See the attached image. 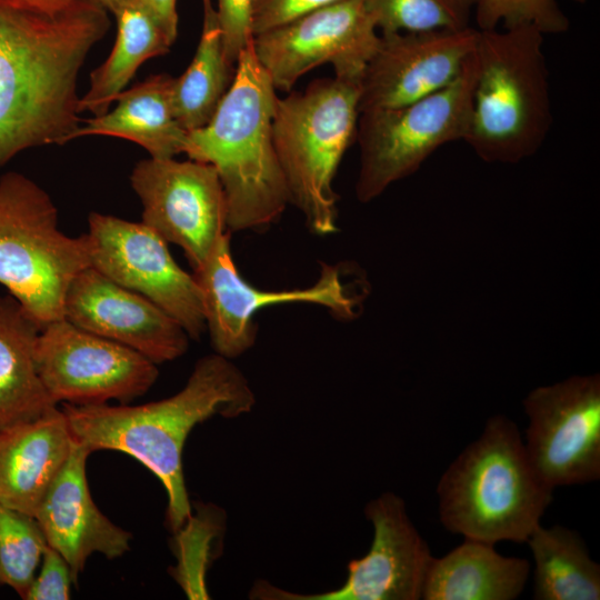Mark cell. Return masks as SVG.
<instances>
[{
	"mask_svg": "<svg viewBox=\"0 0 600 600\" xmlns=\"http://www.w3.org/2000/svg\"><path fill=\"white\" fill-rule=\"evenodd\" d=\"M109 28L89 0H0V169L23 150L70 141L82 122L80 70Z\"/></svg>",
	"mask_w": 600,
	"mask_h": 600,
	"instance_id": "6da1fadb",
	"label": "cell"
},
{
	"mask_svg": "<svg viewBox=\"0 0 600 600\" xmlns=\"http://www.w3.org/2000/svg\"><path fill=\"white\" fill-rule=\"evenodd\" d=\"M254 393L231 359L211 353L197 361L176 394L138 406L62 403L70 433L90 452L114 450L134 458L162 483L167 523L173 533L190 518L182 453L192 429L214 417L236 418L249 412Z\"/></svg>",
	"mask_w": 600,
	"mask_h": 600,
	"instance_id": "7a4b0ae2",
	"label": "cell"
},
{
	"mask_svg": "<svg viewBox=\"0 0 600 600\" xmlns=\"http://www.w3.org/2000/svg\"><path fill=\"white\" fill-rule=\"evenodd\" d=\"M277 98L251 40L239 53L232 83L210 121L188 132L183 153L218 172L229 232L264 231L290 203L272 141Z\"/></svg>",
	"mask_w": 600,
	"mask_h": 600,
	"instance_id": "3957f363",
	"label": "cell"
},
{
	"mask_svg": "<svg viewBox=\"0 0 600 600\" xmlns=\"http://www.w3.org/2000/svg\"><path fill=\"white\" fill-rule=\"evenodd\" d=\"M553 490L532 468L518 426L497 414L440 477V521L467 539L522 543L541 523Z\"/></svg>",
	"mask_w": 600,
	"mask_h": 600,
	"instance_id": "277c9868",
	"label": "cell"
},
{
	"mask_svg": "<svg viewBox=\"0 0 600 600\" xmlns=\"http://www.w3.org/2000/svg\"><path fill=\"white\" fill-rule=\"evenodd\" d=\"M544 36L533 27L478 33L477 78L464 141L487 162L518 163L553 122Z\"/></svg>",
	"mask_w": 600,
	"mask_h": 600,
	"instance_id": "5b68a950",
	"label": "cell"
},
{
	"mask_svg": "<svg viewBox=\"0 0 600 600\" xmlns=\"http://www.w3.org/2000/svg\"><path fill=\"white\" fill-rule=\"evenodd\" d=\"M359 99L360 80L334 76L276 101L272 141L289 202L319 236L338 230L333 180L357 134Z\"/></svg>",
	"mask_w": 600,
	"mask_h": 600,
	"instance_id": "8992f818",
	"label": "cell"
},
{
	"mask_svg": "<svg viewBox=\"0 0 600 600\" xmlns=\"http://www.w3.org/2000/svg\"><path fill=\"white\" fill-rule=\"evenodd\" d=\"M90 267L86 234L59 227L49 193L23 173L0 177V284L41 326L63 318L72 279Z\"/></svg>",
	"mask_w": 600,
	"mask_h": 600,
	"instance_id": "52a82bcc",
	"label": "cell"
},
{
	"mask_svg": "<svg viewBox=\"0 0 600 600\" xmlns=\"http://www.w3.org/2000/svg\"><path fill=\"white\" fill-rule=\"evenodd\" d=\"M477 68L473 50L446 88L409 104L359 114L356 194L360 202L376 199L390 184L416 172L440 147L464 139Z\"/></svg>",
	"mask_w": 600,
	"mask_h": 600,
	"instance_id": "ba28073f",
	"label": "cell"
},
{
	"mask_svg": "<svg viewBox=\"0 0 600 600\" xmlns=\"http://www.w3.org/2000/svg\"><path fill=\"white\" fill-rule=\"evenodd\" d=\"M231 232L224 233L204 263L193 271L201 291L206 331L213 351L233 359L249 350L257 339L254 316L269 306L312 303L327 308L336 318L357 317L359 299L353 296L336 266L323 264L310 287L262 290L239 272L231 252Z\"/></svg>",
	"mask_w": 600,
	"mask_h": 600,
	"instance_id": "9c48e42d",
	"label": "cell"
},
{
	"mask_svg": "<svg viewBox=\"0 0 600 600\" xmlns=\"http://www.w3.org/2000/svg\"><path fill=\"white\" fill-rule=\"evenodd\" d=\"M36 366L49 397L73 406L118 400L126 404L156 383L158 364L112 340L61 318L42 327Z\"/></svg>",
	"mask_w": 600,
	"mask_h": 600,
	"instance_id": "30bf717a",
	"label": "cell"
},
{
	"mask_svg": "<svg viewBox=\"0 0 600 600\" xmlns=\"http://www.w3.org/2000/svg\"><path fill=\"white\" fill-rule=\"evenodd\" d=\"M86 234L90 267L161 308L192 339L206 332L201 291L168 242L142 222L91 212Z\"/></svg>",
	"mask_w": 600,
	"mask_h": 600,
	"instance_id": "8fae6325",
	"label": "cell"
},
{
	"mask_svg": "<svg viewBox=\"0 0 600 600\" xmlns=\"http://www.w3.org/2000/svg\"><path fill=\"white\" fill-rule=\"evenodd\" d=\"M524 448L550 488L600 479V376H572L531 390L523 399Z\"/></svg>",
	"mask_w": 600,
	"mask_h": 600,
	"instance_id": "7c38bea8",
	"label": "cell"
},
{
	"mask_svg": "<svg viewBox=\"0 0 600 600\" xmlns=\"http://www.w3.org/2000/svg\"><path fill=\"white\" fill-rule=\"evenodd\" d=\"M377 31L366 0H341L253 36L252 47L274 89L288 92L324 63L336 77L361 80L380 42Z\"/></svg>",
	"mask_w": 600,
	"mask_h": 600,
	"instance_id": "4fadbf2b",
	"label": "cell"
},
{
	"mask_svg": "<svg viewBox=\"0 0 600 600\" xmlns=\"http://www.w3.org/2000/svg\"><path fill=\"white\" fill-rule=\"evenodd\" d=\"M130 183L142 204V223L178 246L193 271L208 259L227 230L224 191L213 166L196 160L148 158Z\"/></svg>",
	"mask_w": 600,
	"mask_h": 600,
	"instance_id": "5bb4252c",
	"label": "cell"
},
{
	"mask_svg": "<svg viewBox=\"0 0 600 600\" xmlns=\"http://www.w3.org/2000/svg\"><path fill=\"white\" fill-rule=\"evenodd\" d=\"M364 514L373 528L369 551L348 564L336 590L297 594L258 581L251 599L262 600H420L432 560L427 541L412 523L404 501L393 492L372 499Z\"/></svg>",
	"mask_w": 600,
	"mask_h": 600,
	"instance_id": "9a60e30c",
	"label": "cell"
},
{
	"mask_svg": "<svg viewBox=\"0 0 600 600\" xmlns=\"http://www.w3.org/2000/svg\"><path fill=\"white\" fill-rule=\"evenodd\" d=\"M479 30L380 34L360 80L359 113L397 108L454 81L473 52Z\"/></svg>",
	"mask_w": 600,
	"mask_h": 600,
	"instance_id": "2e32d148",
	"label": "cell"
},
{
	"mask_svg": "<svg viewBox=\"0 0 600 600\" xmlns=\"http://www.w3.org/2000/svg\"><path fill=\"white\" fill-rule=\"evenodd\" d=\"M63 318L138 351L156 364L180 358L189 347L190 337L171 316L92 267L81 270L70 282Z\"/></svg>",
	"mask_w": 600,
	"mask_h": 600,
	"instance_id": "e0dca14e",
	"label": "cell"
},
{
	"mask_svg": "<svg viewBox=\"0 0 600 600\" xmlns=\"http://www.w3.org/2000/svg\"><path fill=\"white\" fill-rule=\"evenodd\" d=\"M90 454L73 439L68 459L33 514L48 546L64 558L76 582L91 554L119 558L129 551L132 540V534L104 516L91 497L86 470Z\"/></svg>",
	"mask_w": 600,
	"mask_h": 600,
	"instance_id": "ac0fdd59",
	"label": "cell"
},
{
	"mask_svg": "<svg viewBox=\"0 0 600 600\" xmlns=\"http://www.w3.org/2000/svg\"><path fill=\"white\" fill-rule=\"evenodd\" d=\"M64 413L43 416L0 431V502L33 517L72 447Z\"/></svg>",
	"mask_w": 600,
	"mask_h": 600,
	"instance_id": "d6986e66",
	"label": "cell"
},
{
	"mask_svg": "<svg viewBox=\"0 0 600 600\" xmlns=\"http://www.w3.org/2000/svg\"><path fill=\"white\" fill-rule=\"evenodd\" d=\"M173 77L152 74L116 99L117 106L101 116L82 120L70 140L87 136H110L132 141L151 158H174L182 153L188 132L174 117L171 100Z\"/></svg>",
	"mask_w": 600,
	"mask_h": 600,
	"instance_id": "ffe728a7",
	"label": "cell"
},
{
	"mask_svg": "<svg viewBox=\"0 0 600 600\" xmlns=\"http://www.w3.org/2000/svg\"><path fill=\"white\" fill-rule=\"evenodd\" d=\"M530 562L500 554L494 544L467 539L441 558H432L421 599L513 600L523 591Z\"/></svg>",
	"mask_w": 600,
	"mask_h": 600,
	"instance_id": "44dd1931",
	"label": "cell"
},
{
	"mask_svg": "<svg viewBox=\"0 0 600 600\" xmlns=\"http://www.w3.org/2000/svg\"><path fill=\"white\" fill-rule=\"evenodd\" d=\"M41 329L12 296H0V431L58 407L36 366Z\"/></svg>",
	"mask_w": 600,
	"mask_h": 600,
	"instance_id": "7402d4cb",
	"label": "cell"
},
{
	"mask_svg": "<svg viewBox=\"0 0 600 600\" xmlns=\"http://www.w3.org/2000/svg\"><path fill=\"white\" fill-rule=\"evenodd\" d=\"M117 37L108 58L90 73V86L79 99V112L106 113L139 67L167 53L170 41L142 0H130L114 14Z\"/></svg>",
	"mask_w": 600,
	"mask_h": 600,
	"instance_id": "603a6c76",
	"label": "cell"
},
{
	"mask_svg": "<svg viewBox=\"0 0 600 600\" xmlns=\"http://www.w3.org/2000/svg\"><path fill=\"white\" fill-rule=\"evenodd\" d=\"M526 542L534 562V600L600 599V566L579 532L540 523Z\"/></svg>",
	"mask_w": 600,
	"mask_h": 600,
	"instance_id": "cb8c5ba5",
	"label": "cell"
},
{
	"mask_svg": "<svg viewBox=\"0 0 600 600\" xmlns=\"http://www.w3.org/2000/svg\"><path fill=\"white\" fill-rule=\"evenodd\" d=\"M201 1L202 29L196 53L187 70L173 78L171 89L174 117L187 132L210 121L236 72L226 58L216 4Z\"/></svg>",
	"mask_w": 600,
	"mask_h": 600,
	"instance_id": "d4e9b609",
	"label": "cell"
},
{
	"mask_svg": "<svg viewBox=\"0 0 600 600\" xmlns=\"http://www.w3.org/2000/svg\"><path fill=\"white\" fill-rule=\"evenodd\" d=\"M381 34L460 30L470 27L474 0H366Z\"/></svg>",
	"mask_w": 600,
	"mask_h": 600,
	"instance_id": "484cf974",
	"label": "cell"
},
{
	"mask_svg": "<svg viewBox=\"0 0 600 600\" xmlns=\"http://www.w3.org/2000/svg\"><path fill=\"white\" fill-rule=\"evenodd\" d=\"M47 546L33 517L0 502V586L24 599Z\"/></svg>",
	"mask_w": 600,
	"mask_h": 600,
	"instance_id": "4316f807",
	"label": "cell"
},
{
	"mask_svg": "<svg viewBox=\"0 0 600 600\" xmlns=\"http://www.w3.org/2000/svg\"><path fill=\"white\" fill-rule=\"evenodd\" d=\"M473 14L480 31L494 30L500 24L504 29L527 26L546 36L564 33L570 27L560 0H474Z\"/></svg>",
	"mask_w": 600,
	"mask_h": 600,
	"instance_id": "83f0119b",
	"label": "cell"
},
{
	"mask_svg": "<svg viewBox=\"0 0 600 600\" xmlns=\"http://www.w3.org/2000/svg\"><path fill=\"white\" fill-rule=\"evenodd\" d=\"M206 526L202 514H192L177 536L179 564L174 570V578L191 599L207 598L203 583L204 564L208 541L212 537Z\"/></svg>",
	"mask_w": 600,
	"mask_h": 600,
	"instance_id": "f1b7e54d",
	"label": "cell"
},
{
	"mask_svg": "<svg viewBox=\"0 0 600 600\" xmlns=\"http://www.w3.org/2000/svg\"><path fill=\"white\" fill-rule=\"evenodd\" d=\"M73 583L77 582L64 558L47 546L24 599L68 600Z\"/></svg>",
	"mask_w": 600,
	"mask_h": 600,
	"instance_id": "f546056e",
	"label": "cell"
},
{
	"mask_svg": "<svg viewBox=\"0 0 600 600\" xmlns=\"http://www.w3.org/2000/svg\"><path fill=\"white\" fill-rule=\"evenodd\" d=\"M253 0H217L216 10L222 32L226 58L236 66L241 50L252 40Z\"/></svg>",
	"mask_w": 600,
	"mask_h": 600,
	"instance_id": "4dcf8cb0",
	"label": "cell"
},
{
	"mask_svg": "<svg viewBox=\"0 0 600 600\" xmlns=\"http://www.w3.org/2000/svg\"><path fill=\"white\" fill-rule=\"evenodd\" d=\"M338 1L341 0H253L251 7L252 36Z\"/></svg>",
	"mask_w": 600,
	"mask_h": 600,
	"instance_id": "1f68e13d",
	"label": "cell"
},
{
	"mask_svg": "<svg viewBox=\"0 0 600 600\" xmlns=\"http://www.w3.org/2000/svg\"><path fill=\"white\" fill-rule=\"evenodd\" d=\"M172 44L178 34L177 0H142Z\"/></svg>",
	"mask_w": 600,
	"mask_h": 600,
	"instance_id": "d6a6232c",
	"label": "cell"
},
{
	"mask_svg": "<svg viewBox=\"0 0 600 600\" xmlns=\"http://www.w3.org/2000/svg\"><path fill=\"white\" fill-rule=\"evenodd\" d=\"M113 14L130 0H89Z\"/></svg>",
	"mask_w": 600,
	"mask_h": 600,
	"instance_id": "836d02e7",
	"label": "cell"
},
{
	"mask_svg": "<svg viewBox=\"0 0 600 600\" xmlns=\"http://www.w3.org/2000/svg\"><path fill=\"white\" fill-rule=\"evenodd\" d=\"M32 1H38V2H43V3H60V2H66L68 0H32Z\"/></svg>",
	"mask_w": 600,
	"mask_h": 600,
	"instance_id": "e575fe53",
	"label": "cell"
}]
</instances>
